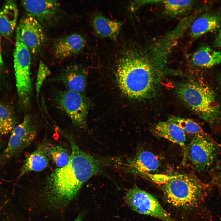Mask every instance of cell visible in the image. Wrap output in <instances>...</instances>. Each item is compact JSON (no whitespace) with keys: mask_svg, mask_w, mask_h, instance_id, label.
I'll return each instance as SVG.
<instances>
[{"mask_svg":"<svg viewBox=\"0 0 221 221\" xmlns=\"http://www.w3.org/2000/svg\"><path fill=\"white\" fill-rule=\"evenodd\" d=\"M65 135L71 149L69 161L49 176L45 189V201L55 208L66 206L76 197L85 182L105 166L112 165V159L96 157L84 152L71 136Z\"/></svg>","mask_w":221,"mask_h":221,"instance_id":"obj_1","label":"cell"},{"mask_svg":"<svg viewBox=\"0 0 221 221\" xmlns=\"http://www.w3.org/2000/svg\"><path fill=\"white\" fill-rule=\"evenodd\" d=\"M155 67L143 56L130 55L122 58L118 66L116 78L123 92L133 99L149 96L157 82Z\"/></svg>","mask_w":221,"mask_h":221,"instance_id":"obj_2","label":"cell"},{"mask_svg":"<svg viewBox=\"0 0 221 221\" xmlns=\"http://www.w3.org/2000/svg\"><path fill=\"white\" fill-rule=\"evenodd\" d=\"M161 185L167 202L184 211L202 209L208 195L207 186L191 175H163Z\"/></svg>","mask_w":221,"mask_h":221,"instance_id":"obj_3","label":"cell"},{"mask_svg":"<svg viewBox=\"0 0 221 221\" xmlns=\"http://www.w3.org/2000/svg\"><path fill=\"white\" fill-rule=\"evenodd\" d=\"M177 92L184 103L204 120L214 124L218 120L220 106L214 92L204 82L195 80L184 83Z\"/></svg>","mask_w":221,"mask_h":221,"instance_id":"obj_4","label":"cell"},{"mask_svg":"<svg viewBox=\"0 0 221 221\" xmlns=\"http://www.w3.org/2000/svg\"><path fill=\"white\" fill-rule=\"evenodd\" d=\"M14 62L16 84L20 104L25 109L30 105L32 93L30 51L23 42L18 27L16 29Z\"/></svg>","mask_w":221,"mask_h":221,"instance_id":"obj_5","label":"cell"},{"mask_svg":"<svg viewBox=\"0 0 221 221\" xmlns=\"http://www.w3.org/2000/svg\"><path fill=\"white\" fill-rule=\"evenodd\" d=\"M125 200L126 204L131 209L139 213L154 217L162 221H177L154 196L136 186L128 190Z\"/></svg>","mask_w":221,"mask_h":221,"instance_id":"obj_6","label":"cell"},{"mask_svg":"<svg viewBox=\"0 0 221 221\" xmlns=\"http://www.w3.org/2000/svg\"><path fill=\"white\" fill-rule=\"evenodd\" d=\"M37 131L34 119L30 115L25 116L11 132L7 145L0 155V161H5L19 155L34 140Z\"/></svg>","mask_w":221,"mask_h":221,"instance_id":"obj_7","label":"cell"},{"mask_svg":"<svg viewBox=\"0 0 221 221\" xmlns=\"http://www.w3.org/2000/svg\"><path fill=\"white\" fill-rule=\"evenodd\" d=\"M218 153L216 144L207 136L195 135L186 147V154L194 168L206 170L214 164Z\"/></svg>","mask_w":221,"mask_h":221,"instance_id":"obj_8","label":"cell"},{"mask_svg":"<svg viewBox=\"0 0 221 221\" xmlns=\"http://www.w3.org/2000/svg\"><path fill=\"white\" fill-rule=\"evenodd\" d=\"M57 105L70 118L74 125L84 126L86 122L87 105L80 93L69 90L59 91L56 96Z\"/></svg>","mask_w":221,"mask_h":221,"instance_id":"obj_9","label":"cell"},{"mask_svg":"<svg viewBox=\"0 0 221 221\" xmlns=\"http://www.w3.org/2000/svg\"><path fill=\"white\" fill-rule=\"evenodd\" d=\"M18 27L21 38L30 51L33 54L38 53L46 40L40 23L29 15L21 20Z\"/></svg>","mask_w":221,"mask_h":221,"instance_id":"obj_10","label":"cell"},{"mask_svg":"<svg viewBox=\"0 0 221 221\" xmlns=\"http://www.w3.org/2000/svg\"><path fill=\"white\" fill-rule=\"evenodd\" d=\"M157 157L150 151H140L125 162L120 161L119 165L127 172L134 174L146 177L157 171L160 166Z\"/></svg>","mask_w":221,"mask_h":221,"instance_id":"obj_11","label":"cell"},{"mask_svg":"<svg viewBox=\"0 0 221 221\" xmlns=\"http://www.w3.org/2000/svg\"><path fill=\"white\" fill-rule=\"evenodd\" d=\"M21 3L29 15L40 23L52 19L60 10L59 3L56 0H23Z\"/></svg>","mask_w":221,"mask_h":221,"instance_id":"obj_12","label":"cell"},{"mask_svg":"<svg viewBox=\"0 0 221 221\" xmlns=\"http://www.w3.org/2000/svg\"><path fill=\"white\" fill-rule=\"evenodd\" d=\"M85 41L81 35H69L57 39L54 43L55 56L58 59H64L79 53L85 46Z\"/></svg>","mask_w":221,"mask_h":221,"instance_id":"obj_13","label":"cell"},{"mask_svg":"<svg viewBox=\"0 0 221 221\" xmlns=\"http://www.w3.org/2000/svg\"><path fill=\"white\" fill-rule=\"evenodd\" d=\"M48 147L47 145H40L27 156L21 169L19 177L30 172L41 171L48 166L50 158Z\"/></svg>","mask_w":221,"mask_h":221,"instance_id":"obj_14","label":"cell"},{"mask_svg":"<svg viewBox=\"0 0 221 221\" xmlns=\"http://www.w3.org/2000/svg\"><path fill=\"white\" fill-rule=\"evenodd\" d=\"M153 132L156 136L163 138L178 145L186 155V137L185 132L169 120L159 122L155 124Z\"/></svg>","mask_w":221,"mask_h":221,"instance_id":"obj_15","label":"cell"},{"mask_svg":"<svg viewBox=\"0 0 221 221\" xmlns=\"http://www.w3.org/2000/svg\"><path fill=\"white\" fill-rule=\"evenodd\" d=\"M221 25L220 14H206L192 22L190 27V35L192 38L196 39L206 33L216 30Z\"/></svg>","mask_w":221,"mask_h":221,"instance_id":"obj_16","label":"cell"},{"mask_svg":"<svg viewBox=\"0 0 221 221\" xmlns=\"http://www.w3.org/2000/svg\"><path fill=\"white\" fill-rule=\"evenodd\" d=\"M92 24L94 32L98 36L114 39L119 32L122 23L97 14L94 16Z\"/></svg>","mask_w":221,"mask_h":221,"instance_id":"obj_17","label":"cell"},{"mask_svg":"<svg viewBox=\"0 0 221 221\" xmlns=\"http://www.w3.org/2000/svg\"><path fill=\"white\" fill-rule=\"evenodd\" d=\"M18 10L16 2L7 1L0 10V33L9 37L16 27L18 16Z\"/></svg>","mask_w":221,"mask_h":221,"instance_id":"obj_18","label":"cell"},{"mask_svg":"<svg viewBox=\"0 0 221 221\" xmlns=\"http://www.w3.org/2000/svg\"><path fill=\"white\" fill-rule=\"evenodd\" d=\"M58 79L68 90L80 93L85 89L84 76L77 66L70 65L67 67L62 72Z\"/></svg>","mask_w":221,"mask_h":221,"instance_id":"obj_19","label":"cell"},{"mask_svg":"<svg viewBox=\"0 0 221 221\" xmlns=\"http://www.w3.org/2000/svg\"><path fill=\"white\" fill-rule=\"evenodd\" d=\"M191 61L195 66L208 68L221 64V51L209 46H201L192 54Z\"/></svg>","mask_w":221,"mask_h":221,"instance_id":"obj_20","label":"cell"},{"mask_svg":"<svg viewBox=\"0 0 221 221\" xmlns=\"http://www.w3.org/2000/svg\"><path fill=\"white\" fill-rule=\"evenodd\" d=\"M164 12L167 16L176 17L184 14L191 8L194 3L192 0H164L161 1Z\"/></svg>","mask_w":221,"mask_h":221,"instance_id":"obj_21","label":"cell"},{"mask_svg":"<svg viewBox=\"0 0 221 221\" xmlns=\"http://www.w3.org/2000/svg\"><path fill=\"white\" fill-rule=\"evenodd\" d=\"M17 123V118L10 107L0 104V135H6L11 132Z\"/></svg>","mask_w":221,"mask_h":221,"instance_id":"obj_22","label":"cell"},{"mask_svg":"<svg viewBox=\"0 0 221 221\" xmlns=\"http://www.w3.org/2000/svg\"><path fill=\"white\" fill-rule=\"evenodd\" d=\"M168 120L179 126L185 133L194 135L206 136L201 127L196 122L192 119L173 117L169 118Z\"/></svg>","mask_w":221,"mask_h":221,"instance_id":"obj_23","label":"cell"},{"mask_svg":"<svg viewBox=\"0 0 221 221\" xmlns=\"http://www.w3.org/2000/svg\"><path fill=\"white\" fill-rule=\"evenodd\" d=\"M48 151L50 158L58 168L65 166L69 161L70 155L66 149L61 145L48 146Z\"/></svg>","mask_w":221,"mask_h":221,"instance_id":"obj_24","label":"cell"},{"mask_svg":"<svg viewBox=\"0 0 221 221\" xmlns=\"http://www.w3.org/2000/svg\"><path fill=\"white\" fill-rule=\"evenodd\" d=\"M50 74V72L47 66L42 61L39 64L36 81V89L37 96L42 86L47 77Z\"/></svg>","mask_w":221,"mask_h":221,"instance_id":"obj_25","label":"cell"},{"mask_svg":"<svg viewBox=\"0 0 221 221\" xmlns=\"http://www.w3.org/2000/svg\"><path fill=\"white\" fill-rule=\"evenodd\" d=\"M212 184L221 188V171L212 180Z\"/></svg>","mask_w":221,"mask_h":221,"instance_id":"obj_26","label":"cell"},{"mask_svg":"<svg viewBox=\"0 0 221 221\" xmlns=\"http://www.w3.org/2000/svg\"><path fill=\"white\" fill-rule=\"evenodd\" d=\"M213 45L216 47L221 48V29L216 36L213 42Z\"/></svg>","mask_w":221,"mask_h":221,"instance_id":"obj_27","label":"cell"},{"mask_svg":"<svg viewBox=\"0 0 221 221\" xmlns=\"http://www.w3.org/2000/svg\"><path fill=\"white\" fill-rule=\"evenodd\" d=\"M3 65V61L2 57L1 50V44H0V67H2Z\"/></svg>","mask_w":221,"mask_h":221,"instance_id":"obj_28","label":"cell"},{"mask_svg":"<svg viewBox=\"0 0 221 221\" xmlns=\"http://www.w3.org/2000/svg\"><path fill=\"white\" fill-rule=\"evenodd\" d=\"M83 217V214H80L79 215L74 221H82Z\"/></svg>","mask_w":221,"mask_h":221,"instance_id":"obj_29","label":"cell"},{"mask_svg":"<svg viewBox=\"0 0 221 221\" xmlns=\"http://www.w3.org/2000/svg\"><path fill=\"white\" fill-rule=\"evenodd\" d=\"M217 81L219 85L221 87V72L218 76Z\"/></svg>","mask_w":221,"mask_h":221,"instance_id":"obj_30","label":"cell"},{"mask_svg":"<svg viewBox=\"0 0 221 221\" xmlns=\"http://www.w3.org/2000/svg\"><path fill=\"white\" fill-rule=\"evenodd\" d=\"M2 146V142L0 141V149H1Z\"/></svg>","mask_w":221,"mask_h":221,"instance_id":"obj_31","label":"cell"},{"mask_svg":"<svg viewBox=\"0 0 221 221\" xmlns=\"http://www.w3.org/2000/svg\"></svg>","mask_w":221,"mask_h":221,"instance_id":"obj_32","label":"cell"}]
</instances>
